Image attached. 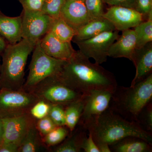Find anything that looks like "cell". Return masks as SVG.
I'll return each mask as SVG.
<instances>
[{
	"mask_svg": "<svg viewBox=\"0 0 152 152\" xmlns=\"http://www.w3.org/2000/svg\"><path fill=\"white\" fill-rule=\"evenodd\" d=\"M83 125L96 145L110 146L129 136L138 137L152 144V134L144 131L137 123L125 119L108 109L90 118Z\"/></svg>",
	"mask_w": 152,
	"mask_h": 152,
	"instance_id": "cell-2",
	"label": "cell"
},
{
	"mask_svg": "<svg viewBox=\"0 0 152 152\" xmlns=\"http://www.w3.org/2000/svg\"><path fill=\"white\" fill-rule=\"evenodd\" d=\"M121 35L112 44L108 52V57L117 58H125L132 61L136 49L137 38L134 30L122 31Z\"/></svg>",
	"mask_w": 152,
	"mask_h": 152,
	"instance_id": "cell-16",
	"label": "cell"
},
{
	"mask_svg": "<svg viewBox=\"0 0 152 152\" xmlns=\"http://www.w3.org/2000/svg\"><path fill=\"white\" fill-rule=\"evenodd\" d=\"M21 15L22 38L36 45L49 32L54 19L41 11L23 10Z\"/></svg>",
	"mask_w": 152,
	"mask_h": 152,
	"instance_id": "cell-9",
	"label": "cell"
},
{
	"mask_svg": "<svg viewBox=\"0 0 152 152\" xmlns=\"http://www.w3.org/2000/svg\"><path fill=\"white\" fill-rule=\"evenodd\" d=\"M30 92L32 93L39 99L51 104L65 106L80 99L83 96L68 87L57 75L44 79L36 85Z\"/></svg>",
	"mask_w": 152,
	"mask_h": 152,
	"instance_id": "cell-6",
	"label": "cell"
},
{
	"mask_svg": "<svg viewBox=\"0 0 152 152\" xmlns=\"http://www.w3.org/2000/svg\"><path fill=\"white\" fill-rule=\"evenodd\" d=\"M132 61L136 68V74L130 86L145 80L152 74V42L136 49Z\"/></svg>",
	"mask_w": 152,
	"mask_h": 152,
	"instance_id": "cell-14",
	"label": "cell"
},
{
	"mask_svg": "<svg viewBox=\"0 0 152 152\" xmlns=\"http://www.w3.org/2000/svg\"><path fill=\"white\" fill-rule=\"evenodd\" d=\"M1 56H0V74H1ZM0 89H1V87H0Z\"/></svg>",
	"mask_w": 152,
	"mask_h": 152,
	"instance_id": "cell-40",
	"label": "cell"
},
{
	"mask_svg": "<svg viewBox=\"0 0 152 152\" xmlns=\"http://www.w3.org/2000/svg\"><path fill=\"white\" fill-rule=\"evenodd\" d=\"M104 4L110 6H119L134 9L136 0H103Z\"/></svg>",
	"mask_w": 152,
	"mask_h": 152,
	"instance_id": "cell-35",
	"label": "cell"
},
{
	"mask_svg": "<svg viewBox=\"0 0 152 152\" xmlns=\"http://www.w3.org/2000/svg\"><path fill=\"white\" fill-rule=\"evenodd\" d=\"M120 35L119 31H106L88 39L74 42L79 50L88 58H92L95 63L101 64L105 62L108 57L110 47Z\"/></svg>",
	"mask_w": 152,
	"mask_h": 152,
	"instance_id": "cell-8",
	"label": "cell"
},
{
	"mask_svg": "<svg viewBox=\"0 0 152 152\" xmlns=\"http://www.w3.org/2000/svg\"><path fill=\"white\" fill-rule=\"evenodd\" d=\"M48 116L57 126H65V105L52 104Z\"/></svg>",
	"mask_w": 152,
	"mask_h": 152,
	"instance_id": "cell-30",
	"label": "cell"
},
{
	"mask_svg": "<svg viewBox=\"0 0 152 152\" xmlns=\"http://www.w3.org/2000/svg\"><path fill=\"white\" fill-rule=\"evenodd\" d=\"M33 52L28 75L23 87V90L28 92H31L44 79L58 75L66 61L47 55L41 48L40 41L36 44Z\"/></svg>",
	"mask_w": 152,
	"mask_h": 152,
	"instance_id": "cell-5",
	"label": "cell"
},
{
	"mask_svg": "<svg viewBox=\"0 0 152 152\" xmlns=\"http://www.w3.org/2000/svg\"><path fill=\"white\" fill-rule=\"evenodd\" d=\"M19 148L16 144L3 142L0 145V152H18Z\"/></svg>",
	"mask_w": 152,
	"mask_h": 152,
	"instance_id": "cell-36",
	"label": "cell"
},
{
	"mask_svg": "<svg viewBox=\"0 0 152 152\" xmlns=\"http://www.w3.org/2000/svg\"><path fill=\"white\" fill-rule=\"evenodd\" d=\"M35 46L24 39L17 43L8 44L1 56V89H23L27 61Z\"/></svg>",
	"mask_w": 152,
	"mask_h": 152,
	"instance_id": "cell-4",
	"label": "cell"
},
{
	"mask_svg": "<svg viewBox=\"0 0 152 152\" xmlns=\"http://www.w3.org/2000/svg\"><path fill=\"white\" fill-rule=\"evenodd\" d=\"M81 149L85 152H99L96 144L90 133H88V136L82 143Z\"/></svg>",
	"mask_w": 152,
	"mask_h": 152,
	"instance_id": "cell-34",
	"label": "cell"
},
{
	"mask_svg": "<svg viewBox=\"0 0 152 152\" xmlns=\"http://www.w3.org/2000/svg\"><path fill=\"white\" fill-rule=\"evenodd\" d=\"M4 127L2 119L0 118V145L4 141Z\"/></svg>",
	"mask_w": 152,
	"mask_h": 152,
	"instance_id": "cell-39",
	"label": "cell"
},
{
	"mask_svg": "<svg viewBox=\"0 0 152 152\" xmlns=\"http://www.w3.org/2000/svg\"><path fill=\"white\" fill-rule=\"evenodd\" d=\"M137 123L144 131L152 134V101L147 104L140 113Z\"/></svg>",
	"mask_w": 152,
	"mask_h": 152,
	"instance_id": "cell-26",
	"label": "cell"
},
{
	"mask_svg": "<svg viewBox=\"0 0 152 152\" xmlns=\"http://www.w3.org/2000/svg\"><path fill=\"white\" fill-rule=\"evenodd\" d=\"M66 0H44L41 12L53 19L60 17V12Z\"/></svg>",
	"mask_w": 152,
	"mask_h": 152,
	"instance_id": "cell-27",
	"label": "cell"
},
{
	"mask_svg": "<svg viewBox=\"0 0 152 152\" xmlns=\"http://www.w3.org/2000/svg\"><path fill=\"white\" fill-rule=\"evenodd\" d=\"M23 6V10H27L41 11L44 0H18Z\"/></svg>",
	"mask_w": 152,
	"mask_h": 152,
	"instance_id": "cell-33",
	"label": "cell"
},
{
	"mask_svg": "<svg viewBox=\"0 0 152 152\" xmlns=\"http://www.w3.org/2000/svg\"><path fill=\"white\" fill-rule=\"evenodd\" d=\"M152 101V74L133 86H117L108 109L125 119L137 123L140 113Z\"/></svg>",
	"mask_w": 152,
	"mask_h": 152,
	"instance_id": "cell-3",
	"label": "cell"
},
{
	"mask_svg": "<svg viewBox=\"0 0 152 152\" xmlns=\"http://www.w3.org/2000/svg\"><path fill=\"white\" fill-rule=\"evenodd\" d=\"M35 122L30 128L19 147L18 152H35L40 146L42 137L36 128Z\"/></svg>",
	"mask_w": 152,
	"mask_h": 152,
	"instance_id": "cell-24",
	"label": "cell"
},
{
	"mask_svg": "<svg viewBox=\"0 0 152 152\" xmlns=\"http://www.w3.org/2000/svg\"><path fill=\"white\" fill-rule=\"evenodd\" d=\"M4 124V142L16 144L20 147L36 120L27 113L15 117L2 118Z\"/></svg>",
	"mask_w": 152,
	"mask_h": 152,
	"instance_id": "cell-11",
	"label": "cell"
},
{
	"mask_svg": "<svg viewBox=\"0 0 152 152\" xmlns=\"http://www.w3.org/2000/svg\"><path fill=\"white\" fill-rule=\"evenodd\" d=\"M22 15L15 17L6 16L0 10V36L8 44L21 40Z\"/></svg>",
	"mask_w": 152,
	"mask_h": 152,
	"instance_id": "cell-17",
	"label": "cell"
},
{
	"mask_svg": "<svg viewBox=\"0 0 152 152\" xmlns=\"http://www.w3.org/2000/svg\"><path fill=\"white\" fill-rule=\"evenodd\" d=\"M51 104L39 99L30 109L29 113L35 120H39L48 115Z\"/></svg>",
	"mask_w": 152,
	"mask_h": 152,
	"instance_id": "cell-29",
	"label": "cell"
},
{
	"mask_svg": "<svg viewBox=\"0 0 152 152\" xmlns=\"http://www.w3.org/2000/svg\"><path fill=\"white\" fill-rule=\"evenodd\" d=\"M135 10L148 18L149 14L152 12V0H136Z\"/></svg>",
	"mask_w": 152,
	"mask_h": 152,
	"instance_id": "cell-32",
	"label": "cell"
},
{
	"mask_svg": "<svg viewBox=\"0 0 152 152\" xmlns=\"http://www.w3.org/2000/svg\"><path fill=\"white\" fill-rule=\"evenodd\" d=\"M103 17L119 31L134 28L144 21L145 18L134 9L119 6H110L107 9Z\"/></svg>",
	"mask_w": 152,
	"mask_h": 152,
	"instance_id": "cell-10",
	"label": "cell"
},
{
	"mask_svg": "<svg viewBox=\"0 0 152 152\" xmlns=\"http://www.w3.org/2000/svg\"><path fill=\"white\" fill-rule=\"evenodd\" d=\"M88 135L87 128L83 124L78 123L72 132H70L67 137L61 143L55 147V152H80L84 140Z\"/></svg>",
	"mask_w": 152,
	"mask_h": 152,
	"instance_id": "cell-19",
	"label": "cell"
},
{
	"mask_svg": "<svg viewBox=\"0 0 152 152\" xmlns=\"http://www.w3.org/2000/svg\"><path fill=\"white\" fill-rule=\"evenodd\" d=\"M60 17L75 32L91 20L88 14L84 0H66Z\"/></svg>",
	"mask_w": 152,
	"mask_h": 152,
	"instance_id": "cell-12",
	"label": "cell"
},
{
	"mask_svg": "<svg viewBox=\"0 0 152 152\" xmlns=\"http://www.w3.org/2000/svg\"><path fill=\"white\" fill-rule=\"evenodd\" d=\"M50 32L57 39L64 42H71L76 34L75 31L61 17L54 19Z\"/></svg>",
	"mask_w": 152,
	"mask_h": 152,
	"instance_id": "cell-23",
	"label": "cell"
},
{
	"mask_svg": "<svg viewBox=\"0 0 152 152\" xmlns=\"http://www.w3.org/2000/svg\"><path fill=\"white\" fill-rule=\"evenodd\" d=\"M35 125L41 137L46 135L57 126L48 115L36 121Z\"/></svg>",
	"mask_w": 152,
	"mask_h": 152,
	"instance_id": "cell-31",
	"label": "cell"
},
{
	"mask_svg": "<svg viewBox=\"0 0 152 152\" xmlns=\"http://www.w3.org/2000/svg\"><path fill=\"white\" fill-rule=\"evenodd\" d=\"M7 42L0 36V56H1L8 45Z\"/></svg>",
	"mask_w": 152,
	"mask_h": 152,
	"instance_id": "cell-38",
	"label": "cell"
},
{
	"mask_svg": "<svg viewBox=\"0 0 152 152\" xmlns=\"http://www.w3.org/2000/svg\"><path fill=\"white\" fill-rule=\"evenodd\" d=\"M84 3L91 20L103 17L105 12L103 0H84Z\"/></svg>",
	"mask_w": 152,
	"mask_h": 152,
	"instance_id": "cell-28",
	"label": "cell"
},
{
	"mask_svg": "<svg viewBox=\"0 0 152 152\" xmlns=\"http://www.w3.org/2000/svg\"><path fill=\"white\" fill-rule=\"evenodd\" d=\"M39 100L32 93L23 89H1L0 118H13L28 113L31 107Z\"/></svg>",
	"mask_w": 152,
	"mask_h": 152,
	"instance_id": "cell-7",
	"label": "cell"
},
{
	"mask_svg": "<svg viewBox=\"0 0 152 152\" xmlns=\"http://www.w3.org/2000/svg\"><path fill=\"white\" fill-rule=\"evenodd\" d=\"M113 152H152V144L144 139L129 136L110 145Z\"/></svg>",
	"mask_w": 152,
	"mask_h": 152,
	"instance_id": "cell-20",
	"label": "cell"
},
{
	"mask_svg": "<svg viewBox=\"0 0 152 152\" xmlns=\"http://www.w3.org/2000/svg\"><path fill=\"white\" fill-rule=\"evenodd\" d=\"M112 93L108 91H92L85 96L84 107L79 123L84 124L91 117L102 113L108 108Z\"/></svg>",
	"mask_w": 152,
	"mask_h": 152,
	"instance_id": "cell-13",
	"label": "cell"
},
{
	"mask_svg": "<svg viewBox=\"0 0 152 152\" xmlns=\"http://www.w3.org/2000/svg\"><path fill=\"white\" fill-rule=\"evenodd\" d=\"M96 145L99 152H111L110 146L107 144L101 143Z\"/></svg>",
	"mask_w": 152,
	"mask_h": 152,
	"instance_id": "cell-37",
	"label": "cell"
},
{
	"mask_svg": "<svg viewBox=\"0 0 152 152\" xmlns=\"http://www.w3.org/2000/svg\"><path fill=\"white\" fill-rule=\"evenodd\" d=\"M57 76L68 87L83 95L96 90L113 93L118 86L113 74L99 64L91 62L79 50L66 61Z\"/></svg>",
	"mask_w": 152,
	"mask_h": 152,
	"instance_id": "cell-1",
	"label": "cell"
},
{
	"mask_svg": "<svg viewBox=\"0 0 152 152\" xmlns=\"http://www.w3.org/2000/svg\"><path fill=\"white\" fill-rule=\"evenodd\" d=\"M40 44L41 48L47 55L58 59L68 61L76 52L71 42L60 40L50 32L41 39Z\"/></svg>",
	"mask_w": 152,
	"mask_h": 152,
	"instance_id": "cell-15",
	"label": "cell"
},
{
	"mask_svg": "<svg viewBox=\"0 0 152 152\" xmlns=\"http://www.w3.org/2000/svg\"><path fill=\"white\" fill-rule=\"evenodd\" d=\"M116 30L113 25L105 18L92 19L76 32L73 42L84 40L110 31Z\"/></svg>",
	"mask_w": 152,
	"mask_h": 152,
	"instance_id": "cell-18",
	"label": "cell"
},
{
	"mask_svg": "<svg viewBox=\"0 0 152 152\" xmlns=\"http://www.w3.org/2000/svg\"><path fill=\"white\" fill-rule=\"evenodd\" d=\"M134 28L137 38L136 49L140 48L152 42V12L149 14L146 20Z\"/></svg>",
	"mask_w": 152,
	"mask_h": 152,
	"instance_id": "cell-22",
	"label": "cell"
},
{
	"mask_svg": "<svg viewBox=\"0 0 152 152\" xmlns=\"http://www.w3.org/2000/svg\"><path fill=\"white\" fill-rule=\"evenodd\" d=\"M70 132L66 126H57L48 134L42 137V142L48 147L56 146L66 138Z\"/></svg>",
	"mask_w": 152,
	"mask_h": 152,
	"instance_id": "cell-25",
	"label": "cell"
},
{
	"mask_svg": "<svg viewBox=\"0 0 152 152\" xmlns=\"http://www.w3.org/2000/svg\"><path fill=\"white\" fill-rule=\"evenodd\" d=\"M85 102V96L65 106V126L70 132L77 126L81 117Z\"/></svg>",
	"mask_w": 152,
	"mask_h": 152,
	"instance_id": "cell-21",
	"label": "cell"
}]
</instances>
